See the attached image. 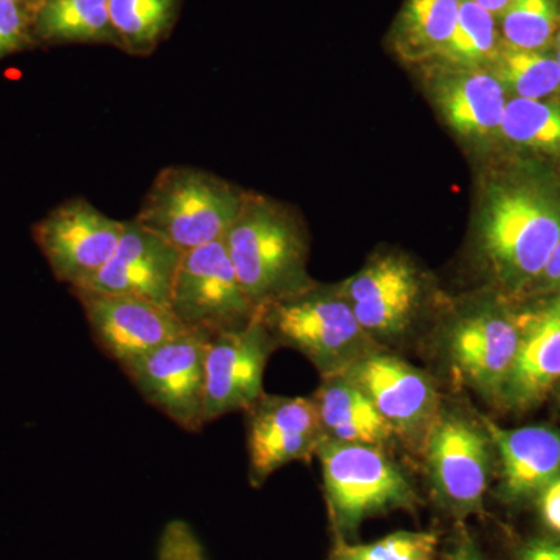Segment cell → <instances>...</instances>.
<instances>
[{
	"label": "cell",
	"mask_w": 560,
	"mask_h": 560,
	"mask_svg": "<svg viewBox=\"0 0 560 560\" xmlns=\"http://www.w3.org/2000/svg\"><path fill=\"white\" fill-rule=\"evenodd\" d=\"M482 427L499 452L501 499L511 503L530 499L559 477V430L539 425L508 430L486 418Z\"/></svg>",
	"instance_id": "obj_18"
},
{
	"label": "cell",
	"mask_w": 560,
	"mask_h": 560,
	"mask_svg": "<svg viewBox=\"0 0 560 560\" xmlns=\"http://www.w3.org/2000/svg\"><path fill=\"white\" fill-rule=\"evenodd\" d=\"M440 537L429 530H397L371 544L335 537L329 560H436Z\"/></svg>",
	"instance_id": "obj_28"
},
{
	"label": "cell",
	"mask_w": 560,
	"mask_h": 560,
	"mask_svg": "<svg viewBox=\"0 0 560 560\" xmlns=\"http://www.w3.org/2000/svg\"><path fill=\"white\" fill-rule=\"evenodd\" d=\"M245 200L213 173L172 165L158 173L135 221L184 254L224 241Z\"/></svg>",
	"instance_id": "obj_1"
},
{
	"label": "cell",
	"mask_w": 560,
	"mask_h": 560,
	"mask_svg": "<svg viewBox=\"0 0 560 560\" xmlns=\"http://www.w3.org/2000/svg\"><path fill=\"white\" fill-rule=\"evenodd\" d=\"M560 27V0H512L499 18L503 46L545 51Z\"/></svg>",
	"instance_id": "obj_26"
},
{
	"label": "cell",
	"mask_w": 560,
	"mask_h": 560,
	"mask_svg": "<svg viewBox=\"0 0 560 560\" xmlns=\"http://www.w3.org/2000/svg\"><path fill=\"white\" fill-rule=\"evenodd\" d=\"M444 560H486V558L469 534L459 533L458 539H456L451 552L445 556Z\"/></svg>",
	"instance_id": "obj_32"
},
{
	"label": "cell",
	"mask_w": 560,
	"mask_h": 560,
	"mask_svg": "<svg viewBox=\"0 0 560 560\" xmlns=\"http://www.w3.org/2000/svg\"><path fill=\"white\" fill-rule=\"evenodd\" d=\"M427 466L438 497L458 515L482 510L492 467L485 427L456 412H440L425 440Z\"/></svg>",
	"instance_id": "obj_9"
},
{
	"label": "cell",
	"mask_w": 560,
	"mask_h": 560,
	"mask_svg": "<svg viewBox=\"0 0 560 560\" xmlns=\"http://www.w3.org/2000/svg\"><path fill=\"white\" fill-rule=\"evenodd\" d=\"M209 338L179 335L138 359L120 364L151 407L180 429L198 433L206 425V350Z\"/></svg>",
	"instance_id": "obj_7"
},
{
	"label": "cell",
	"mask_w": 560,
	"mask_h": 560,
	"mask_svg": "<svg viewBox=\"0 0 560 560\" xmlns=\"http://www.w3.org/2000/svg\"><path fill=\"white\" fill-rule=\"evenodd\" d=\"M517 346L515 318L495 311H481L453 326L448 355L464 382L489 399L500 400Z\"/></svg>",
	"instance_id": "obj_15"
},
{
	"label": "cell",
	"mask_w": 560,
	"mask_h": 560,
	"mask_svg": "<svg viewBox=\"0 0 560 560\" xmlns=\"http://www.w3.org/2000/svg\"><path fill=\"white\" fill-rule=\"evenodd\" d=\"M13 2L20 3V5H22V3L27 2V0H13Z\"/></svg>",
	"instance_id": "obj_36"
},
{
	"label": "cell",
	"mask_w": 560,
	"mask_h": 560,
	"mask_svg": "<svg viewBox=\"0 0 560 560\" xmlns=\"http://www.w3.org/2000/svg\"><path fill=\"white\" fill-rule=\"evenodd\" d=\"M540 278L552 283V285H560V241L555 250H552L550 260H548L547 267H545Z\"/></svg>",
	"instance_id": "obj_33"
},
{
	"label": "cell",
	"mask_w": 560,
	"mask_h": 560,
	"mask_svg": "<svg viewBox=\"0 0 560 560\" xmlns=\"http://www.w3.org/2000/svg\"><path fill=\"white\" fill-rule=\"evenodd\" d=\"M440 102L452 128L459 135L478 138L500 130L508 103L501 81L481 70L445 81Z\"/></svg>",
	"instance_id": "obj_20"
},
{
	"label": "cell",
	"mask_w": 560,
	"mask_h": 560,
	"mask_svg": "<svg viewBox=\"0 0 560 560\" xmlns=\"http://www.w3.org/2000/svg\"><path fill=\"white\" fill-rule=\"evenodd\" d=\"M470 2L477 3L478 7L489 11L490 14L499 20L504 10L511 5L512 0H470Z\"/></svg>",
	"instance_id": "obj_34"
},
{
	"label": "cell",
	"mask_w": 560,
	"mask_h": 560,
	"mask_svg": "<svg viewBox=\"0 0 560 560\" xmlns=\"http://www.w3.org/2000/svg\"><path fill=\"white\" fill-rule=\"evenodd\" d=\"M127 221L110 219L90 201L69 200L33 228V238L55 278L80 289L116 253Z\"/></svg>",
	"instance_id": "obj_8"
},
{
	"label": "cell",
	"mask_w": 560,
	"mask_h": 560,
	"mask_svg": "<svg viewBox=\"0 0 560 560\" xmlns=\"http://www.w3.org/2000/svg\"><path fill=\"white\" fill-rule=\"evenodd\" d=\"M312 399L329 440L382 447L396 436L370 397L342 374L323 377Z\"/></svg>",
	"instance_id": "obj_19"
},
{
	"label": "cell",
	"mask_w": 560,
	"mask_h": 560,
	"mask_svg": "<svg viewBox=\"0 0 560 560\" xmlns=\"http://www.w3.org/2000/svg\"><path fill=\"white\" fill-rule=\"evenodd\" d=\"M36 36L47 43H108L119 46L108 0H39Z\"/></svg>",
	"instance_id": "obj_21"
},
{
	"label": "cell",
	"mask_w": 560,
	"mask_h": 560,
	"mask_svg": "<svg viewBox=\"0 0 560 560\" xmlns=\"http://www.w3.org/2000/svg\"><path fill=\"white\" fill-rule=\"evenodd\" d=\"M178 249L127 221L116 253L97 275L80 289L139 298L171 308L173 283L178 271Z\"/></svg>",
	"instance_id": "obj_14"
},
{
	"label": "cell",
	"mask_w": 560,
	"mask_h": 560,
	"mask_svg": "<svg viewBox=\"0 0 560 560\" xmlns=\"http://www.w3.org/2000/svg\"><path fill=\"white\" fill-rule=\"evenodd\" d=\"M171 311L184 329L206 338L242 329L259 313L242 289L224 241L180 256Z\"/></svg>",
	"instance_id": "obj_6"
},
{
	"label": "cell",
	"mask_w": 560,
	"mask_h": 560,
	"mask_svg": "<svg viewBox=\"0 0 560 560\" xmlns=\"http://www.w3.org/2000/svg\"><path fill=\"white\" fill-rule=\"evenodd\" d=\"M341 374L370 397L394 433L412 442L427 440L440 399L425 372L377 349Z\"/></svg>",
	"instance_id": "obj_12"
},
{
	"label": "cell",
	"mask_w": 560,
	"mask_h": 560,
	"mask_svg": "<svg viewBox=\"0 0 560 560\" xmlns=\"http://www.w3.org/2000/svg\"><path fill=\"white\" fill-rule=\"evenodd\" d=\"M517 560H560V539H533L517 551Z\"/></svg>",
	"instance_id": "obj_31"
},
{
	"label": "cell",
	"mask_w": 560,
	"mask_h": 560,
	"mask_svg": "<svg viewBox=\"0 0 560 560\" xmlns=\"http://www.w3.org/2000/svg\"><path fill=\"white\" fill-rule=\"evenodd\" d=\"M31 44V21L20 3L0 0V60Z\"/></svg>",
	"instance_id": "obj_29"
},
{
	"label": "cell",
	"mask_w": 560,
	"mask_h": 560,
	"mask_svg": "<svg viewBox=\"0 0 560 560\" xmlns=\"http://www.w3.org/2000/svg\"><path fill=\"white\" fill-rule=\"evenodd\" d=\"M224 245L243 291L257 308L308 290L300 231L271 202L246 197Z\"/></svg>",
	"instance_id": "obj_3"
},
{
	"label": "cell",
	"mask_w": 560,
	"mask_h": 560,
	"mask_svg": "<svg viewBox=\"0 0 560 560\" xmlns=\"http://www.w3.org/2000/svg\"><path fill=\"white\" fill-rule=\"evenodd\" d=\"M495 77L515 97L541 101L560 91V65L556 57L539 50L512 49L501 44Z\"/></svg>",
	"instance_id": "obj_25"
},
{
	"label": "cell",
	"mask_w": 560,
	"mask_h": 560,
	"mask_svg": "<svg viewBox=\"0 0 560 560\" xmlns=\"http://www.w3.org/2000/svg\"><path fill=\"white\" fill-rule=\"evenodd\" d=\"M335 537L348 540L361 523L397 510H415L418 495L407 475L377 445L324 438L315 453Z\"/></svg>",
	"instance_id": "obj_2"
},
{
	"label": "cell",
	"mask_w": 560,
	"mask_h": 560,
	"mask_svg": "<svg viewBox=\"0 0 560 560\" xmlns=\"http://www.w3.org/2000/svg\"><path fill=\"white\" fill-rule=\"evenodd\" d=\"M463 0H405L394 40L411 57H434L451 39Z\"/></svg>",
	"instance_id": "obj_22"
},
{
	"label": "cell",
	"mask_w": 560,
	"mask_h": 560,
	"mask_svg": "<svg viewBox=\"0 0 560 560\" xmlns=\"http://www.w3.org/2000/svg\"><path fill=\"white\" fill-rule=\"evenodd\" d=\"M98 348L119 364L186 334L171 308L124 294L72 290Z\"/></svg>",
	"instance_id": "obj_13"
},
{
	"label": "cell",
	"mask_w": 560,
	"mask_h": 560,
	"mask_svg": "<svg viewBox=\"0 0 560 560\" xmlns=\"http://www.w3.org/2000/svg\"><path fill=\"white\" fill-rule=\"evenodd\" d=\"M275 349L260 313L242 329L209 338L206 350V423L246 411L264 396L267 361Z\"/></svg>",
	"instance_id": "obj_10"
},
{
	"label": "cell",
	"mask_w": 560,
	"mask_h": 560,
	"mask_svg": "<svg viewBox=\"0 0 560 560\" xmlns=\"http://www.w3.org/2000/svg\"><path fill=\"white\" fill-rule=\"evenodd\" d=\"M518 346L500 400L510 410L539 405L560 385V294L515 318Z\"/></svg>",
	"instance_id": "obj_16"
},
{
	"label": "cell",
	"mask_w": 560,
	"mask_h": 560,
	"mask_svg": "<svg viewBox=\"0 0 560 560\" xmlns=\"http://www.w3.org/2000/svg\"><path fill=\"white\" fill-rule=\"evenodd\" d=\"M536 497L541 522L560 536V475L548 482Z\"/></svg>",
	"instance_id": "obj_30"
},
{
	"label": "cell",
	"mask_w": 560,
	"mask_h": 560,
	"mask_svg": "<svg viewBox=\"0 0 560 560\" xmlns=\"http://www.w3.org/2000/svg\"><path fill=\"white\" fill-rule=\"evenodd\" d=\"M552 46H555V49H556V60L559 61V65H560V27H559V31L558 33H556V38H555V43H552Z\"/></svg>",
	"instance_id": "obj_35"
},
{
	"label": "cell",
	"mask_w": 560,
	"mask_h": 560,
	"mask_svg": "<svg viewBox=\"0 0 560 560\" xmlns=\"http://www.w3.org/2000/svg\"><path fill=\"white\" fill-rule=\"evenodd\" d=\"M559 400H560V386H559Z\"/></svg>",
	"instance_id": "obj_37"
},
{
	"label": "cell",
	"mask_w": 560,
	"mask_h": 560,
	"mask_svg": "<svg viewBox=\"0 0 560 560\" xmlns=\"http://www.w3.org/2000/svg\"><path fill=\"white\" fill-rule=\"evenodd\" d=\"M276 346L304 353L323 377L341 374L374 348L348 302L302 291L259 308Z\"/></svg>",
	"instance_id": "obj_4"
},
{
	"label": "cell",
	"mask_w": 560,
	"mask_h": 560,
	"mask_svg": "<svg viewBox=\"0 0 560 560\" xmlns=\"http://www.w3.org/2000/svg\"><path fill=\"white\" fill-rule=\"evenodd\" d=\"M340 296L371 337H393L407 329L416 311L418 276L399 257H383L346 282Z\"/></svg>",
	"instance_id": "obj_17"
},
{
	"label": "cell",
	"mask_w": 560,
	"mask_h": 560,
	"mask_svg": "<svg viewBox=\"0 0 560 560\" xmlns=\"http://www.w3.org/2000/svg\"><path fill=\"white\" fill-rule=\"evenodd\" d=\"M560 241V209L539 191L500 189L482 221V248L497 276L512 287L540 278Z\"/></svg>",
	"instance_id": "obj_5"
},
{
	"label": "cell",
	"mask_w": 560,
	"mask_h": 560,
	"mask_svg": "<svg viewBox=\"0 0 560 560\" xmlns=\"http://www.w3.org/2000/svg\"><path fill=\"white\" fill-rule=\"evenodd\" d=\"M501 44L497 18L477 3L463 0L451 39L434 57L448 66L474 70L495 61Z\"/></svg>",
	"instance_id": "obj_24"
},
{
	"label": "cell",
	"mask_w": 560,
	"mask_h": 560,
	"mask_svg": "<svg viewBox=\"0 0 560 560\" xmlns=\"http://www.w3.org/2000/svg\"><path fill=\"white\" fill-rule=\"evenodd\" d=\"M246 422L249 482L254 488L287 464L312 459L326 438L312 397L264 394L246 410Z\"/></svg>",
	"instance_id": "obj_11"
},
{
	"label": "cell",
	"mask_w": 560,
	"mask_h": 560,
	"mask_svg": "<svg viewBox=\"0 0 560 560\" xmlns=\"http://www.w3.org/2000/svg\"><path fill=\"white\" fill-rule=\"evenodd\" d=\"M504 138L517 145L560 151V105L530 98H512L501 120Z\"/></svg>",
	"instance_id": "obj_27"
},
{
	"label": "cell",
	"mask_w": 560,
	"mask_h": 560,
	"mask_svg": "<svg viewBox=\"0 0 560 560\" xmlns=\"http://www.w3.org/2000/svg\"><path fill=\"white\" fill-rule=\"evenodd\" d=\"M108 9L121 49L149 55L172 31L178 0H108Z\"/></svg>",
	"instance_id": "obj_23"
}]
</instances>
